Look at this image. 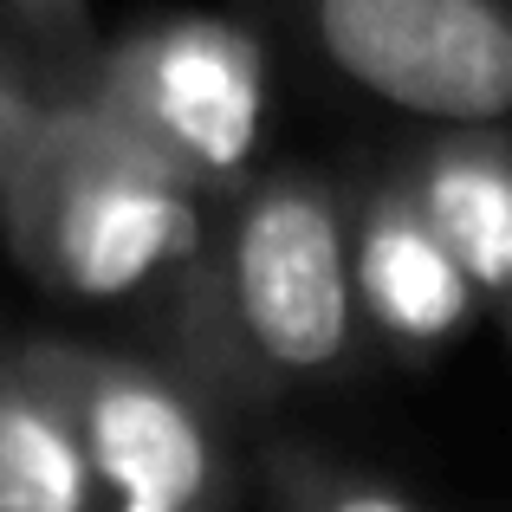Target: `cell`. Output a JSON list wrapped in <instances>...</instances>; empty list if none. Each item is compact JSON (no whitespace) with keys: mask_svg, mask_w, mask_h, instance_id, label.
Here are the masks:
<instances>
[{"mask_svg":"<svg viewBox=\"0 0 512 512\" xmlns=\"http://www.w3.org/2000/svg\"><path fill=\"white\" fill-rule=\"evenodd\" d=\"M175 370L234 422L357 370L350 188L312 169H260L214 201L201 247L156 312Z\"/></svg>","mask_w":512,"mask_h":512,"instance_id":"obj_1","label":"cell"},{"mask_svg":"<svg viewBox=\"0 0 512 512\" xmlns=\"http://www.w3.org/2000/svg\"><path fill=\"white\" fill-rule=\"evenodd\" d=\"M208 195L52 78L0 182V240L39 292L156 305L208 227Z\"/></svg>","mask_w":512,"mask_h":512,"instance_id":"obj_2","label":"cell"},{"mask_svg":"<svg viewBox=\"0 0 512 512\" xmlns=\"http://www.w3.org/2000/svg\"><path fill=\"white\" fill-rule=\"evenodd\" d=\"M104 124L137 137L195 195L227 201L260 175L273 124V59L221 13L137 20L59 78Z\"/></svg>","mask_w":512,"mask_h":512,"instance_id":"obj_3","label":"cell"},{"mask_svg":"<svg viewBox=\"0 0 512 512\" xmlns=\"http://www.w3.org/2000/svg\"><path fill=\"white\" fill-rule=\"evenodd\" d=\"M20 350L65 409L111 512L240 506V461L227 448V415L169 357L91 338H20Z\"/></svg>","mask_w":512,"mask_h":512,"instance_id":"obj_4","label":"cell"},{"mask_svg":"<svg viewBox=\"0 0 512 512\" xmlns=\"http://www.w3.org/2000/svg\"><path fill=\"white\" fill-rule=\"evenodd\" d=\"M376 104L428 130H512V0H273Z\"/></svg>","mask_w":512,"mask_h":512,"instance_id":"obj_5","label":"cell"},{"mask_svg":"<svg viewBox=\"0 0 512 512\" xmlns=\"http://www.w3.org/2000/svg\"><path fill=\"white\" fill-rule=\"evenodd\" d=\"M350 279L363 331L389 350H435L487 312L480 286L389 169L350 188Z\"/></svg>","mask_w":512,"mask_h":512,"instance_id":"obj_6","label":"cell"},{"mask_svg":"<svg viewBox=\"0 0 512 512\" xmlns=\"http://www.w3.org/2000/svg\"><path fill=\"white\" fill-rule=\"evenodd\" d=\"M487 312L512 305V130H428L389 163Z\"/></svg>","mask_w":512,"mask_h":512,"instance_id":"obj_7","label":"cell"},{"mask_svg":"<svg viewBox=\"0 0 512 512\" xmlns=\"http://www.w3.org/2000/svg\"><path fill=\"white\" fill-rule=\"evenodd\" d=\"M0 512H111L20 338H0Z\"/></svg>","mask_w":512,"mask_h":512,"instance_id":"obj_8","label":"cell"},{"mask_svg":"<svg viewBox=\"0 0 512 512\" xmlns=\"http://www.w3.org/2000/svg\"><path fill=\"white\" fill-rule=\"evenodd\" d=\"M260 506L266 512H435L389 487L383 474H363L350 461L305 448V441H266L260 448Z\"/></svg>","mask_w":512,"mask_h":512,"instance_id":"obj_9","label":"cell"},{"mask_svg":"<svg viewBox=\"0 0 512 512\" xmlns=\"http://www.w3.org/2000/svg\"><path fill=\"white\" fill-rule=\"evenodd\" d=\"M39 91L46 85H33V72L13 52H0V182H7V163H13V150H20L26 124L39 111Z\"/></svg>","mask_w":512,"mask_h":512,"instance_id":"obj_10","label":"cell"},{"mask_svg":"<svg viewBox=\"0 0 512 512\" xmlns=\"http://www.w3.org/2000/svg\"><path fill=\"white\" fill-rule=\"evenodd\" d=\"M13 13L52 46H85V0H13Z\"/></svg>","mask_w":512,"mask_h":512,"instance_id":"obj_11","label":"cell"},{"mask_svg":"<svg viewBox=\"0 0 512 512\" xmlns=\"http://www.w3.org/2000/svg\"><path fill=\"white\" fill-rule=\"evenodd\" d=\"M500 331H506V350H512V305H500Z\"/></svg>","mask_w":512,"mask_h":512,"instance_id":"obj_12","label":"cell"}]
</instances>
